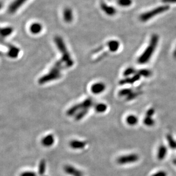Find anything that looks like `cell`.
Returning a JSON list of instances; mask_svg holds the SVG:
<instances>
[{"instance_id":"1","label":"cell","mask_w":176,"mask_h":176,"mask_svg":"<svg viewBox=\"0 0 176 176\" xmlns=\"http://www.w3.org/2000/svg\"><path fill=\"white\" fill-rule=\"evenodd\" d=\"M63 64L66 66V64L62 59H61L60 60H58V62H57L54 65V66L51 68L50 72L47 74L44 75L43 76H42L39 79V84L42 85L47 83L50 81L56 80L60 78L61 71L64 68V67L63 66Z\"/></svg>"},{"instance_id":"2","label":"cell","mask_w":176,"mask_h":176,"mask_svg":"<svg viewBox=\"0 0 176 176\" xmlns=\"http://www.w3.org/2000/svg\"><path fill=\"white\" fill-rule=\"evenodd\" d=\"M158 42V36L157 34H153L151 37L148 46L138 59L137 61L139 64H145L149 60L155 51Z\"/></svg>"},{"instance_id":"3","label":"cell","mask_w":176,"mask_h":176,"mask_svg":"<svg viewBox=\"0 0 176 176\" xmlns=\"http://www.w3.org/2000/svg\"><path fill=\"white\" fill-rule=\"evenodd\" d=\"M55 42L59 50L62 54V59L64 60L66 67H70L72 66L74 64V61L71 58L70 53L67 51L62 39L59 37H56L55 38Z\"/></svg>"},{"instance_id":"4","label":"cell","mask_w":176,"mask_h":176,"mask_svg":"<svg viewBox=\"0 0 176 176\" xmlns=\"http://www.w3.org/2000/svg\"><path fill=\"white\" fill-rule=\"evenodd\" d=\"M169 9L168 5H163L157 7L152 10L148 11L141 14L140 17V20L142 22H146L147 21L152 19L153 17L161 14L165 12H167Z\"/></svg>"},{"instance_id":"5","label":"cell","mask_w":176,"mask_h":176,"mask_svg":"<svg viewBox=\"0 0 176 176\" xmlns=\"http://www.w3.org/2000/svg\"><path fill=\"white\" fill-rule=\"evenodd\" d=\"M93 104V101L91 99H87L84 100L83 102L76 104L70 109H68L67 111V115L71 116L78 113V111H81L82 110L87 109L89 110V108L92 106Z\"/></svg>"},{"instance_id":"6","label":"cell","mask_w":176,"mask_h":176,"mask_svg":"<svg viewBox=\"0 0 176 176\" xmlns=\"http://www.w3.org/2000/svg\"><path fill=\"white\" fill-rule=\"evenodd\" d=\"M139 157L136 154H130L128 155L122 156L117 158V163L120 165H125L129 163H133L138 161Z\"/></svg>"},{"instance_id":"7","label":"cell","mask_w":176,"mask_h":176,"mask_svg":"<svg viewBox=\"0 0 176 176\" xmlns=\"http://www.w3.org/2000/svg\"><path fill=\"white\" fill-rule=\"evenodd\" d=\"M64 170L65 172L72 176H83V173L79 170L76 169L71 165H66L64 167Z\"/></svg>"},{"instance_id":"8","label":"cell","mask_w":176,"mask_h":176,"mask_svg":"<svg viewBox=\"0 0 176 176\" xmlns=\"http://www.w3.org/2000/svg\"><path fill=\"white\" fill-rule=\"evenodd\" d=\"M54 142H55V139L52 134H49L45 136L41 141L42 144L44 147H46L52 146L54 144Z\"/></svg>"},{"instance_id":"9","label":"cell","mask_w":176,"mask_h":176,"mask_svg":"<svg viewBox=\"0 0 176 176\" xmlns=\"http://www.w3.org/2000/svg\"><path fill=\"white\" fill-rule=\"evenodd\" d=\"M27 0H15L9 7V11L11 13L16 12Z\"/></svg>"},{"instance_id":"10","label":"cell","mask_w":176,"mask_h":176,"mask_svg":"<svg viewBox=\"0 0 176 176\" xmlns=\"http://www.w3.org/2000/svg\"><path fill=\"white\" fill-rule=\"evenodd\" d=\"M86 142L83 141L74 140L70 142V147L74 149H82L86 146Z\"/></svg>"},{"instance_id":"11","label":"cell","mask_w":176,"mask_h":176,"mask_svg":"<svg viewBox=\"0 0 176 176\" xmlns=\"http://www.w3.org/2000/svg\"><path fill=\"white\" fill-rule=\"evenodd\" d=\"M7 46L9 47L8 56L12 58H17L19 54L20 49L17 47L11 45H7Z\"/></svg>"},{"instance_id":"12","label":"cell","mask_w":176,"mask_h":176,"mask_svg":"<svg viewBox=\"0 0 176 176\" xmlns=\"http://www.w3.org/2000/svg\"><path fill=\"white\" fill-rule=\"evenodd\" d=\"M106 88V86L103 83H95L92 85L91 87V91L92 93L95 94H98L102 93L104 91Z\"/></svg>"},{"instance_id":"13","label":"cell","mask_w":176,"mask_h":176,"mask_svg":"<svg viewBox=\"0 0 176 176\" xmlns=\"http://www.w3.org/2000/svg\"><path fill=\"white\" fill-rule=\"evenodd\" d=\"M140 78V75L139 74H136L132 78H126L124 80H122L120 83L121 85H124V84H132V83H134L135 82L138 81Z\"/></svg>"},{"instance_id":"14","label":"cell","mask_w":176,"mask_h":176,"mask_svg":"<svg viewBox=\"0 0 176 176\" xmlns=\"http://www.w3.org/2000/svg\"><path fill=\"white\" fill-rule=\"evenodd\" d=\"M101 7L102 9L109 16H113L114 14H115L116 13V10L115 8H114L113 7L111 6H107L106 5V3H103L101 5Z\"/></svg>"},{"instance_id":"15","label":"cell","mask_w":176,"mask_h":176,"mask_svg":"<svg viewBox=\"0 0 176 176\" xmlns=\"http://www.w3.org/2000/svg\"><path fill=\"white\" fill-rule=\"evenodd\" d=\"M63 18L66 22H70L73 19V15L70 8H66L63 11Z\"/></svg>"},{"instance_id":"16","label":"cell","mask_w":176,"mask_h":176,"mask_svg":"<svg viewBox=\"0 0 176 176\" xmlns=\"http://www.w3.org/2000/svg\"><path fill=\"white\" fill-rule=\"evenodd\" d=\"M167 154V148L164 146L159 147L157 152V158L160 160H162L166 157Z\"/></svg>"},{"instance_id":"17","label":"cell","mask_w":176,"mask_h":176,"mask_svg":"<svg viewBox=\"0 0 176 176\" xmlns=\"http://www.w3.org/2000/svg\"><path fill=\"white\" fill-rule=\"evenodd\" d=\"M108 46L111 51L115 52L118 50L119 46H120V43L118 41L116 40H114V41L112 40L108 42Z\"/></svg>"},{"instance_id":"18","label":"cell","mask_w":176,"mask_h":176,"mask_svg":"<svg viewBox=\"0 0 176 176\" xmlns=\"http://www.w3.org/2000/svg\"><path fill=\"white\" fill-rule=\"evenodd\" d=\"M46 169V162L45 160H41L38 166V175L39 176H44Z\"/></svg>"},{"instance_id":"19","label":"cell","mask_w":176,"mask_h":176,"mask_svg":"<svg viewBox=\"0 0 176 176\" xmlns=\"http://www.w3.org/2000/svg\"><path fill=\"white\" fill-rule=\"evenodd\" d=\"M42 29V26L41 24L38 23H34L30 26V30L31 32L34 34H37L39 33Z\"/></svg>"},{"instance_id":"20","label":"cell","mask_w":176,"mask_h":176,"mask_svg":"<svg viewBox=\"0 0 176 176\" xmlns=\"http://www.w3.org/2000/svg\"><path fill=\"white\" fill-rule=\"evenodd\" d=\"M126 122L129 125H135L138 123V118L133 115H130L126 118Z\"/></svg>"},{"instance_id":"21","label":"cell","mask_w":176,"mask_h":176,"mask_svg":"<svg viewBox=\"0 0 176 176\" xmlns=\"http://www.w3.org/2000/svg\"><path fill=\"white\" fill-rule=\"evenodd\" d=\"M107 106L104 103H99L95 107V110L98 113H103L106 111Z\"/></svg>"},{"instance_id":"22","label":"cell","mask_w":176,"mask_h":176,"mask_svg":"<svg viewBox=\"0 0 176 176\" xmlns=\"http://www.w3.org/2000/svg\"><path fill=\"white\" fill-rule=\"evenodd\" d=\"M89 110L85 109V110H82L80 111L78 113H77L75 115V119L76 120H80L82 119L83 117H85L88 112Z\"/></svg>"},{"instance_id":"23","label":"cell","mask_w":176,"mask_h":176,"mask_svg":"<svg viewBox=\"0 0 176 176\" xmlns=\"http://www.w3.org/2000/svg\"><path fill=\"white\" fill-rule=\"evenodd\" d=\"M168 143L169 145V147L172 149H176V141L173 137L171 135H168L167 136Z\"/></svg>"},{"instance_id":"24","label":"cell","mask_w":176,"mask_h":176,"mask_svg":"<svg viewBox=\"0 0 176 176\" xmlns=\"http://www.w3.org/2000/svg\"><path fill=\"white\" fill-rule=\"evenodd\" d=\"M117 3L119 5L123 7H128L132 5V0H118Z\"/></svg>"},{"instance_id":"25","label":"cell","mask_w":176,"mask_h":176,"mask_svg":"<svg viewBox=\"0 0 176 176\" xmlns=\"http://www.w3.org/2000/svg\"><path fill=\"white\" fill-rule=\"evenodd\" d=\"M13 32V29L12 28L8 27L5 28H2L1 29V35L2 37H6L10 35Z\"/></svg>"},{"instance_id":"26","label":"cell","mask_w":176,"mask_h":176,"mask_svg":"<svg viewBox=\"0 0 176 176\" xmlns=\"http://www.w3.org/2000/svg\"><path fill=\"white\" fill-rule=\"evenodd\" d=\"M143 122H144V124L145 125H146L147 126H148V127L153 126L154 124V121L151 117L147 116V117H145Z\"/></svg>"},{"instance_id":"27","label":"cell","mask_w":176,"mask_h":176,"mask_svg":"<svg viewBox=\"0 0 176 176\" xmlns=\"http://www.w3.org/2000/svg\"><path fill=\"white\" fill-rule=\"evenodd\" d=\"M132 93V91L131 89H128V88H125V89H121L118 94L120 95V96H129L131 93Z\"/></svg>"},{"instance_id":"28","label":"cell","mask_w":176,"mask_h":176,"mask_svg":"<svg viewBox=\"0 0 176 176\" xmlns=\"http://www.w3.org/2000/svg\"><path fill=\"white\" fill-rule=\"evenodd\" d=\"M139 74L140 75L144 76L146 78H148L151 75V72L147 69H143V70H140L139 71Z\"/></svg>"},{"instance_id":"29","label":"cell","mask_w":176,"mask_h":176,"mask_svg":"<svg viewBox=\"0 0 176 176\" xmlns=\"http://www.w3.org/2000/svg\"><path fill=\"white\" fill-rule=\"evenodd\" d=\"M135 72V70L133 68H128L125 70L124 72V76H128L131 74H133V73Z\"/></svg>"},{"instance_id":"30","label":"cell","mask_w":176,"mask_h":176,"mask_svg":"<svg viewBox=\"0 0 176 176\" xmlns=\"http://www.w3.org/2000/svg\"><path fill=\"white\" fill-rule=\"evenodd\" d=\"M20 176H37V174L33 172H23L22 173Z\"/></svg>"},{"instance_id":"31","label":"cell","mask_w":176,"mask_h":176,"mask_svg":"<svg viewBox=\"0 0 176 176\" xmlns=\"http://www.w3.org/2000/svg\"><path fill=\"white\" fill-rule=\"evenodd\" d=\"M152 176H167V173L165 171H159L154 173Z\"/></svg>"},{"instance_id":"32","label":"cell","mask_w":176,"mask_h":176,"mask_svg":"<svg viewBox=\"0 0 176 176\" xmlns=\"http://www.w3.org/2000/svg\"><path fill=\"white\" fill-rule=\"evenodd\" d=\"M154 110L153 108H150L149 110H148L147 112V116L148 117H151L154 115Z\"/></svg>"},{"instance_id":"33","label":"cell","mask_w":176,"mask_h":176,"mask_svg":"<svg viewBox=\"0 0 176 176\" xmlns=\"http://www.w3.org/2000/svg\"><path fill=\"white\" fill-rule=\"evenodd\" d=\"M162 2L164 3H176V0H162Z\"/></svg>"},{"instance_id":"34","label":"cell","mask_w":176,"mask_h":176,"mask_svg":"<svg viewBox=\"0 0 176 176\" xmlns=\"http://www.w3.org/2000/svg\"><path fill=\"white\" fill-rule=\"evenodd\" d=\"M174 57L176 58V50H175V52H174Z\"/></svg>"},{"instance_id":"35","label":"cell","mask_w":176,"mask_h":176,"mask_svg":"<svg viewBox=\"0 0 176 176\" xmlns=\"http://www.w3.org/2000/svg\"><path fill=\"white\" fill-rule=\"evenodd\" d=\"M173 163H174V164H175V165H176V159L173 160Z\"/></svg>"}]
</instances>
